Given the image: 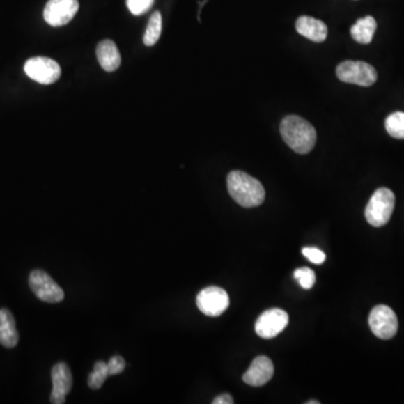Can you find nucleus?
I'll return each mask as SVG.
<instances>
[{"mask_svg": "<svg viewBox=\"0 0 404 404\" xmlns=\"http://www.w3.org/2000/svg\"><path fill=\"white\" fill-rule=\"evenodd\" d=\"M229 194L244 208H254L265 199V190L258 180L242 171H233L227 176Z\"/></svg>", "mask_w": 404, "mask_h": 404, "instance_id": "1", "label": "nucleus"}, {"mask_svg": "<svg viewBox=\"0 0 404 404\" xmlns=\"http://www.w3.org/2000/svg\"><path fill=\"white\" fill-rule=\"evenodd\" d=\"M281 135L297 154H308L315 148L317 133L309 121L299 116H288L281 121Z\"/></svg>", "mask_w": 404, "mask_h": 404, "instance_id": "2", "label": "nucleus"}, {"mask_svg": "<svg viewBox=\"0 0 404 404\" xmlns=\"http://www.w3.org/2000/svg\"><path fill=\"white\" fill-rule=\"evenodd\" d=\"M396 205V196L390 189L381 188L374 192L365 209V217L373 227H382L391 219Z\"/></svg>", "mask_w": 404, "mask_h": 404, "instance_id": "3", "label": "nucleus"}, {"mask_svg": "<svg viewBox=\"0 0 404 404\" xmlns=\"http://www.w3.org/2000/svg\"><path fill=\"white\" fill-rule=\"evenodd\" d=\"M337 77L345 84H357L361 87H371L378 80L376 70L362 61H345L336 69Z\"/></svg>", "mask_w": 404, "mask_h": 404, "instance_id": "4", "label": "nucleus"}, {"mask_svg": "<svg viewBox=\"0 0 404 404\" xmlns=\"http://www.w3.org/2000/svg\"><path fill=\"white\" fill-rule=\"evenodd\" d=\"M229 295L218 286H208L196 295L198 309L208 317H219L229 306Z\"/></svg>", "mask_w": 404, "mask_h": 404, "instance_id": "5", "label": "nucleus"}, {"mask_svg": "<svg viewBox=\"0 0 404 404\" xmlns=\"http://www.w3.org/2000/svg\"><path fill=\"white\" fill-rule=\"evenodd\" d=\"M368 323L373 334L381 339H391L398 332V321L396 312L384 304L373 308Z\"/></svg>", "mask_w": 404, "mask_h": 404, "instance_id": "6", "label": "nucleus"}, {"mask_svg": "<svg viewBox=\"0 0 404 404\" xmlns=\"http://www.w3.org/2000/svg\"><path fill=\"white\" fill-rule=\"evenodd\" d=\"M29 286L34 295L47 303H59L64 299V291L47 272L35 270L29 275Z\"/></svg>", "mask_w": 404, "mask_h": 404, "instance_id": "7", "label": "nucleus"}, {"mask_svg": "<svg viewBox=\"0 0 404 404\" xmlns=\"http://www.w3.org/2000/svg\"><path fill=\"white\" fill-rule=\"evenodd\" d=\"M24 70L27 77L40 84H52L60 79L61 68L56 61L45 56L29 59Z\"/></svg>", "mask_w": 404, "mask_h": 404, "instance_id": "8", "label": "nucleus"}, {"mask_svg": "<svg viewBox=\"0 0 404 404\" xmlns=\"http://www.w3.org/2000/svg\"><path fill=\"white\" fill-rule=\"evenodd\" d=\"M289 325V315L284 310L274 308L266 310L257 319L255 332L264 339L277 337Z\"/></svg>", "mask_w": 404, "mask_h": 404, "instance_id": "9", "label": "nucleus"}, {"mask_svg": "<svg viewBox=\"0 0 404 404\" xmlns=\"http://www.w3.org/2000/svg\"><path fill=\"white\" fill-rule=\"evenodd\" d=\"M78 10V0H49L44 8V20L51 26H64L73 20Z\"/></svg>", "mask_w": 404, "mask_h": 404, "instance_id": "10", "label": "nucleus"}, {"mask_svg": "<svg viewBox=\"0 0 404 404\" xmlns=\"http://www.w3.org/2000/svg\"><path fill=\"white\" fill-rule=\"evenodd\" d=\"M53 390L51 393V402L53 404L65 403V398L72 389V374L67 364L61 362L55 364L51 372Z\"/></svg>", "mask_w": 404, "mask_h": 404, "instance_id": "11", "label": "nucleus"}, {"mask_svg": "<svg viewBox=\"0 0 404 404\" xmlns=\"http://www.w3.org/2000/svg\"><path fill=\"white\" fill-rule=\"evenodd\" d=\"M274 374V365L266 356H258L251 362L249 370L242 375V381L251 387H263L271 381Z\"/></svg>", "mask_w": 404, "mask_h": 404, "instance_id": "12", "label": "nucleus"}, {"mask_svg": "<svg viewBox=\"0 0 404 404\" xmlns=\"http://www.w3.org/2000/svg\"><path fill=\"white\" fill-rule=\"evenodd\" d=\"M295 29L299 34L316 43L325 42L328 35L326 24L310 16H301L297 18Z\"/></svg>", "mask_w": 404, "mask_h": 404, "instance_id": "13", "label": "nucleus"}, {"mask_svg": "<svg viewBox=\"0 0 404 404\" xmlns=\"http://www.w3.org/2000/svg\"><path fill=\"white\" fill-rule=\"evenodd\" d=\"M97 59L101 68L107 72H114L121 65V53L113 40H104L99 43L97 47Z\"/></svg>", "mask_w": 404, "mask_h": 404, "instance_id": "14", "label": "nucleus"}, {"mask_svg": "<svg viewBox=\"0 0 404 404\" xmlns=\"http://www.w3.org/2000/svg\"><path fill=\"white\" fill-rule=\"evenodd\" d=\"M20 341L16 323L12 312L7 309L0 310V343L7 348L16 346Z\"/></svg>", "mask_w": 404, "mask_h": 404, "instance_id": "15", "label": "nucleus"}, {"mask_svg": "<svg viewBox=\"0 0 404 404\" xmlns=\"http://www.w3.org/2000/svg\"><path fill=\"white\" fill-rule=\"evenodd\" d=\"M376 27H378V24L374 17L366 16V17L359 18L350 27V34L358 43L370 44L375 33Z\"/></svg>", "mask_w": 404, "mask_h": 404, "instance_id": "16", "label": "nucleus"}, {"mask_svg": "<svg viewBox=\"0 0 404 404\" xmlns=\"http://www.w3.org/2000/svg\"><path fill=\"white\" fill-rule=\"evenodd\" d=\"M162 33V15L160 12L153 13L148 22L144 35V44L146 47H153L157 43Z\"/></svg>", "mask_w": 404, "mask_h": 404, "instance_id": "17", "label": "nucleus"}, {"mask_svg": "<svg viewBox=\"0 0 404 404\" xmlns=\"http://www.w3.org/2000/svg\"><path fill=\"white\" fill-rule=\"evenodd\" d=\"M107 378H109L107 363L102 361L97 362L93 366V372L90 373L88 378V385L93 390H99Z\"/></svg>", "mask_w": 404, "mask_h": 404, "instance_id": "18", "label": "nucleus"}, {"mask_svg": "<svg viewBox=\"0 0 404 404\" xmlns=\"http://www.w3.org/2000/svg\"><path fill=\"white\" fill-rule=\"evenodd\" d=\"M387 133L394 139H404V113H393L385 121Z\"/></svg>", "mask_w": 404, "mask_h": 404, "instance_id": "19", "label": "nucleus"}, {"mask_svg": "<svg viewBox=\"0 0 404 404\" xmlns=\"http://www.w3.org/2000/svg\"><path fill=\"white\" fill-rule=\"evenodd\" d=\"M295 277L299 281V284L303 289L310 290L312 286H315V272L309 267H301V269L295 270Z\"/></svg>", "mask_w": 404, "mask_h": 404, "instance_id": "20", "label": "nucleus"}, {"mask_svg": "<svg viewBox=\"0 0 404 404\" xmlns=\"http://www.w3.org/2000/svg\"><path fill=\"white\" fill-rule=\"evenodd\" d=\"M154 0H127L130 12L135 16L148 13L153 6Z\"/></svg>", "mask_w": 404, "mask_h": 404, "instance_id": "21", "label": "nucleus"}, {"mask_svg": "<svg viewBox=\"0 0 404 404\" xmlns=\"http://www.w3.org/2000/svg\"><path fill=\"white\" fill-rule=\"evenodd\" d=\"M303 256H306V260L317 265H320L325 261H326V254L320 249H316V247H304L302 249Z\"/></svg>", "mask_w": 404, "mask_h": 404, "instance_id": "22", "label": "nucleus"}, {"mask_svg": "<svg viewBox=\"0 0 404 404\" xmlns=\"http://www.w3.org/2000/svg\"><path fill=\"white\" fill-rule=\"evenodd\" d=\"M107 366L109 376L118 375L125 370L126 363H125V359L121 356L115 355L110 358L109 362L107 363Z\"/></svg>", "mask_w": 404, "mask_h": 404, "instance_id": "23", "label": "nucleus"}, {"mask_svg": "<svg viewBox=\"0 0 404 404\" xmlns=\"http://www.w3.org/2000/svg\"><path fill=\"white\" fill-rule=\"evenodd\" d=\"M214 404H233L234 403V398H231V396L225 393V394H220V396H217L214 398L212 401Z\"/></svg>", "mask_w": 404, "mask_h": 404, "instance_id": "24", "label": "nucleus"}, {"mask_svg": "<svg viewBox=\"0 0 404 404\" xmlns=\"http://www.w3.org/2000/svg\"><path fill=\"white\" fill-rule=\"evenodd\" d=\"M306 404H319V402H318V401H309V402H306Z\"/></svg>", "mask_w": 404, "mask_h": 404, "instance_id": "25", "label": "nucleus"}]
</instances>
